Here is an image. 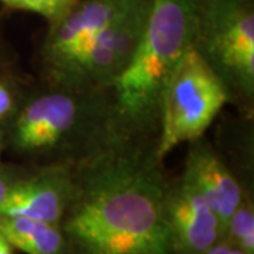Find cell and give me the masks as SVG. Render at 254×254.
<instances>
[{
    "mask_svg": "<svg viewBox=\"0 0 254 254\" xmlns=\"http://www.w3.org/2000/svg\"><path fill=\"white\" fill-rule=\"evenodd\" d=\"M78 0H0L6 7L30 11L46 18L51 24L61 18Z\"/></svg>",
    "mask_w": 254,
    "mask_h": 254,
    "instance_id": "obj_14",
    "label": "cell"
},
{
    "mask_svg": "<svg viewBox=\"0 0 254 254\" xmlns=\"http://www.w3.org/2000/svg\"><path fill=\"white\" fill-rule=\"evenodd\" d=\"M0 254H16V249L0 233Z\"/></svg>",
    "mask_w": 254,
    "mask_h": 254,
    "instance_id": "obj_16",
    "label": "cell"
},
{
    "mask_svg": "<svg viewBox=\"0 0 254 254\" xmlns=\"http://www.w3.org/2000/svg\"><path fill=\"white\" fill-rule=\"evenodd\" d=\"M30 88L6 68H0V123L6 125L20 109Z\"/></svg>",
    "mask_w": 254,
    "mask_h": 254,
    "instance_id": "obj_13",
    "label": "cell"
},
{
    "mask_svg": "<svg viewBox=\"0 0 254 254\" xmlns=\"http://www.w3.org/2000/svg\"><path fill=\"white\" fill-rule=\"evenodd\" d=\"M227 93L193 47L184 54L164 92L155 153L164 160L177 145L205 136Z\"/></svg>",
    "mask_w": 254,
    "mask_h": 254,
    "instance_id": "obj_5",
    "label": "cell"
},
{
    "mask_svg": "<svg viewBox=\"0 0 254 254\" xmlns=\"http://www.w3.org/2000/svg\"><path fill=\"white\" fill-rule=\"evenodd\" d=\"M4 148H6V130H4V125L0 123V155Z\"/></svg>",
    "mask_w": 254,
    "mask_h": 254,
    "instance_id": "obj_17",
    "label": "cell"
},
{
    "mask_svg": "<svg viewBox=\"0 0 254 254\" xmlns=\"http://www.w3.org/2000/svg\"><path fill=\"white\" fill-rule=\"evenodd\" d=\"M163 163L154 141H113L75 164L58 223L68 254H173Z\"/></svg>",
    "mask_w": 254,
    "mask_h": 254,
    "instance_id": "obj_1",
    "label": "cell"
},
{
    "mask_svg": "<svg viewBox=\"0 0 254 254\" xmlns=\"http://www.w3.org/2000/svg\"><path fill=\"white\" fill-rule=\"evenodd\" d=\"M229 254H245V253H243L242 250H239L237 247H235V246H233V249H232V252H230V253H229Z\"/></svg>",
    "mask_w": 254,
    "mask_h": 254,
    "instance_id": "obj_18",
    "label": "cell"
},
{
    "mask_svg": "<svg viewBox=\"0 0 254 254\" xmlns=\"http://www.w3.org/2000/svg\"><path fill=\"white\" fill-rule=\"evenodd\" d=\"M193 48L242 116L254 115V0H198Z\"/></svg>",
    "mask_w": 254,
    "mask_h": 254,
    "instance_id": "obj_4",
    "label": "cell"
},
{
    "mask_svg": "<svg viewBox=\"0 0 254 254\" xmlns=\"http://www.w3.org/2000/svg\"><path fill=\"white\" fill-rule=\"evenodd\" d=\"M165 223L173 254H203L222 239L216 213L182 174L168 184Z\"/></svg>",
    "mask_w": 254,
    "mask_h": 254,
    "instance_id": "obj_9",
    "label": "cell"
},
{
    "mask_svg": "<svg viewBox=\"0 0 254 254\" xmlns=\"http://www.w3.org/2000/svg\"><path fill=\"white\" fill-rule=\"evenodd\" d=\"M6 148L24 164H76L112 143L103 89L43 83L4 125Z\"/></svg>",
    "mask_w": 254,
    "mask_h": 254,
    "instance_id": "obj_3",
    "label": "cell"
},
{
    "mask_svg": "<svg viewBox=\"0 0 254 254\" xmlns=\"http://www.w3.org/2000/svg\"><path fill=\"white\" fill-rule=\"evenodd\" d=\"M153 0H131L126 9L100 31L55 82L79 89H105L125 69L144 34Z\"/></svg>",
    "mask_w": 254,
    "mask_h": 254,
    "instance_id": "obj_6",
    "label": "cell"
},
{
    "mask_svg": "<svg viewBox=\"0 0 254 254\" xmlns=\"http://www.w3.org/2000/svg\"><path fill=\"white\" fill-rule=\"evenodd\" d=\"M198 0H153L143 38L125 69L103 89L113 141H154L165 88L193 46Z\"/></svg>",
    "mask_w": 254,
    "mask_h": 254,
    "instance_id": "obj_2",
    "label": "cell"
},
{
    "mask_svg": "<svg viewBox=\"0 0 254 254\" xmlns=\"http://www.w3.org/2000/svg\"><path fill=\"white\" fill-rule=\"evenodd\" d=\"M23 167H4L0 164V213L13 184L23 171Z\"/></svg>",
    "mask_w": 254,
    "mask_h": 254,
    "instance_id": "obj_15",
    "label": "cell"
},
{
    "mask_svg": "<svg viewBox=\"0 0 254 254\" xmlns=\"http://www.w3.org/2000/svg\"><path fill=\"white\" fill-rule=\"evenodd\" d=\"M0 68H6V64H4V61L0 58Z\"/></svg>",
    "mask_w": 254,
    "mask_h": 254,
    "instance_id": "obj_19",
    "label": "cell"
},
{
    "mask_svg": "<svg viewBox=\"0 0 254 254\" xmlns=\"http://www.w3.org/2000/svg\"><path fill=\"white\" fill-rule=\"evenodd\" d=\"M73 167L75 164H24L0 216H20L58 225L71 199Z\"/></svg>",
    "mask_w": 254,
    "mask_h": 254,
    "instance_id": "obj_8",
    "label": "cell"
},
{
    "mask_svg": "<svg viewBox=\"0 0 254 254\" xmlns=\"http://www.w3.org/2000/svg\"><path fill=\"white\" fill-rule=\"evenodd\" d=\"M131 0H78L63 17L48 24L40 51L43 83H55L92 40Z\"/></svg>",
    "mask_w": 254,
    "mask_h": 254,
    "instance_id": "obj_7",
    "label": "cell"
},
{
    "mask_svg": "<svg viewBox=\"0 0 254 254\" xmlns=\"http://www.w3.org/2000/svg\"><path fill=\"white\" fill-rule=\"evenodd\" d=\"M0 233L26 254H68L58 225L20 216H0Z\"/></svg>",
    "mask_w": 254,
    "mask_h": 254,
    "instance_id": "obj_11",
    "label": "cell"
},
{
    "mask_svg": "<svg viewBox=\"0 0 254 254\" xmlns=\"http://www.w3.org/2000/svg\"><path fill=\"white\" fill-rule=\"evenodd\" d=\"M245 254H254V202L252 192L245 188L243 198L227 222L223 237Z\"/></svg>",
    "mask_w": 254,
    "mask_h": 254,
    "instance_id": "obj_12",
    "label": "cell"
},
{
    "mask_svg": "<svg viewBox=\"0 0 254 254\" xmlns=\"http://www.w3.org/2000/svg\"><path fill=\"white\" fill-rule=\"evenodd\" d=\"M182 175L216 213L223 237L227 222L243 198L246 187L203 136L190 143Z\"/></svg>",
    "mask_w": 254,
    "mask_h": 254,
    "instance_id": "obj_10",
    "label": "cell"
}]
</instances>
